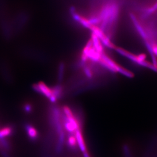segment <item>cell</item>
Instances as JSON below:
<instances>
[{
    "instance_id": "1",
    "label": "cell",
    "mask_w": 157,
    "mask_h": 157,
    "mask_svg": "<svg viewBox=\"0 0 157 157\" xmlns=\"http://www.w3.org/2000/svg\"><path fill=\"white\" fill-rule=\"evenodd\" d=\"M33 89L35 92L48 98L52 103H55L58 101L53 95L52 87H49L43 82H39L33 85Z\"/></svg>"
},
{
    "instance_id": "2",
    "label": "cell",
    "mask_w": 157,
    "mask_h": 157,
    "mask_svg": "<svg viewBox=\"0 0 157 157\" xmlns=\"http://www.w3.org/2000/svg\"><path fill=\"white\" fill-rule=\"evenodd\" d=\"M28 138L33 142L37 141L39 138V132L35 126L30 123H26L24 126Z\"/></svg>"
},
{
    "instance_id": "3",
    "label": "cell",
    "mask_w": 157,
    "mask_h": 157,
    "mask_svg": "<svg viewBox=\"0 0 157 157\" xmlns=\"http://www.w3.org/2000/svg\"><path fill=\"white\" fill-rule=\"evenodd\" d=\"M76 140H77L78 147L80 149L82 154L87 151L86 143L85 142V138L83 136V133L82 129L77 130L75 134Z\"/></svg>"
},
{
    "instance_id": "4",
    "label": "cell",
    "mask_w": 157,
    "mask_h": 157,
    "mask_svg": "<svg viewBox=\"0 0 157 157\" xmlns=\"http://www.w3.org/2000/svg\"><path fill=\"white\" fill-rule=\"evenodd\" d=\"M14 128L11 125H6L0 128V140H7L14 133Z\"/></svg>"
},
{
    "instance_id": "5",
    "label": "cell",
    "mask_w": 157,
    "mask_h": 157,
    "mask_svg": "<svg viewBox=\"0 0 157 157\" xmlns=\"http://www.w3.org/2000/svg\"><path fill=\"white\" fill-rule=\"evenodd\" d=\"M67 146L71 150H75L78 147L77 140L75 134H69L66 140Z\"/></svg>"
},
{
    "instance_id": "6",
    "label": "cell",
    "mask_w": 157,
    "mask_h": 157,
    "mask_svg": "<svg viewBox=\"0 0 157 157\" xmlns=\"http://www.w3.org/2000/svg\"><path fill=\"white\" fill-rule=\"evenodd\" d=\"M23 110L27 114H31L33 111V106L30 103H25L23 105Z\"/></svg>"
},
{
    "instance_id": "7",
    "label": "cell",
    "mask_w": 157,
    "mask_h": 157,
    "mask_svg": "<svg viewBox=\"0 0 157 157\" xmlns=\"http://www.w3.org/2000/svg\"><path fill=\"white\" fill-rule=\"evenodd\" d=\"M129 150V147H128L127 145H124V154L125 155V157H131L130 152Z\"/></svg>"
},
{
    "instance_id": "8",
    "label": "cell",
    "mask_w": 157,
    "mask_h": 157,
    "mask_svg": "<svg viewBox=\"0 0 157 157\" xmlns=\"http://www.w3.org/2000/svg\"><path fill=\"white\" fill-rule=\"evenodd\" d=\"M83 157H91L88 151L83 153Z\"/></svg>"
}]
</instances>
